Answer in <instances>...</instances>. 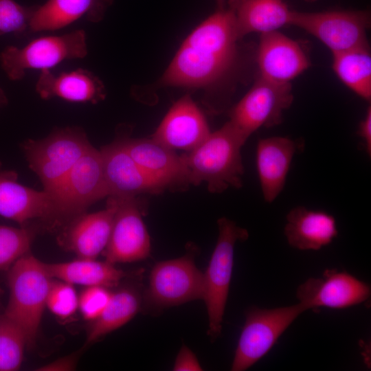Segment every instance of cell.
Wrapping results in <instances>:
<instances>
[{"label": "cell", "instance_id": "obj_4", "mask_svg": "<svg viewBox=\"0 0 371 371\" xmlns=\"http://www.w3.org/2000/svg\"><path fill=\"white\" fill-rule=\"evenodd\" d=\"M51 280L44 262L30 252L8 270L10 294L4 313L22 328L29 348L36 339Z\"/></svg>", "mask_w": 371, "mask_h": 371}, {"label": "cell", "instance_id": "obj_16", "mask_svg": "<svg viewBox=\"0 0 371 371\" xmlns=\"http://www.w3.org/2000/svg\"><path fill=\"white\" fill-rule=\"evenodd\" d=\"M211 133L207 120L189 95L170 108L152 136L157 142L175 150L191 151Z\"/></svg>", "mask_w": 371, "mask_h": 371}, {"label": "cell", "instance_id": "obj_29", "mask_svg": "<svg viewBox=\"0 0 371 371\" xmlns=\"http://www.w3.org/2000/svg\"><path fill=\"white\" fill-rule=\"evenodd\" d=\"M37 227H14L0 225V271H8L30 252Z\"/></svg>", "mask_w": 371, "mask_h": 371}, {"label": "cell", "instance_id": "obj_22", "mask_svg": "<svg viewBox=\"0 0 371 371\" xmlns=\"http://www.w3.org/2000/svg\"><path fill=\"white\" fill-rule=\"evenodd\" d=\"M113 0H47L34 5L30 32L54 31L80 19L91 22L102 21Z\"/></svg>", "mask_w": 371, "mask_h": 371}, {"label": "cell", "instance_id": "obj_27", "mask_svg": "<svg viewBox=\"0 0 371 371\" xmlns=\"http://www.w3.org/2000/svg\"><path fill=\"white\" fill-rule=\"evenodd\" d=\"M333 54V69L339 79L361 98H371V56L369 47Z\"/></svg>", "mask_w": 371, "mask_h": 371}, {"label": "cell", "instance_id": "obj_26", "mask_svg": "<svg viewBox=\"0 0 371 371\" xmlns=\"http://www.w3.org/2000/svg\"><path fill=\"white\" fill-rule=\"evenodd\" d=\"M142 298L133 287H123L113 292L106 306L91 321L86 345L92 344L128 322L139 311Z\"/></svg>", "mask_w": 371, "mask_h": 371}, {"label": "cell", "instance_id": "obj_34", "mask_svg": "<svg viewBox=\"0 0 371 371\" xmlns=\"http://www.w3.org/2000/svg\"><path fill=\"white\" fill-rule=\"evenodd\" d=\"M357 133L363 141L365 149L369 155L371 154V108L367 109L363 119L360 122Z\"/></svg>", "mask_w": 371, "mask_h": 371}, {"label": "cell", "instance_id": "obj_14", "mask_svg": "<svg viewBox=\"0 0 371 371\" xmlns=\"http://www.w3.org/2000/svg\"><path fill=\"white\" fill-rule=\"evenodd\" d=\"M108 196L102 155L91 144L68 174L60 201L71 221Z\"/></svg>", "mask_w": 371, "mask_h": 371}, {"label": "cell", "instance_id": "obj_36", "mask_svg": "<svg viewBox=\"0 0 371 371\" xmlns=\"http://www.w3.org/2000/svg\"><path fill=\"white\" fill-rule=\"evenodd\" d=\"M8 103L7 97L3 89L0 88V109Z\"/></svg>", "mask_w": 371, "mask_h": 371}, {"label": "cell", "instance_id": "obj_33", "mask_svg": "<svg viewBox=\"0 0 371 371\" xmlns=\"http://www.w3.org/2000/svg\"><path fill=\"white\" fill-rule=\"evenodd\" d=\"M175 371H201L203 370L194 353L186 346H183L175 361Z\"/></svg>", "mask_w": 371, "mask_h": 371}, {"label": "cell", "instance_id": "obj_9", "mask_svg": "<svg viewBox=\"0 0 371 371\" xmlns=\"http://www.w3.org/2000/svg\"><path fill=\"white\" fill-rule=\"evenodd\" d=\"M290 25L315 36L332 54L369 47L367 30L370 14L368 10H293Z\"/></svg>", "mask_w": 371, "mask_h": 371}, {"label": "cell", "instance_id": "obj_30", "mask_svg": "<svg viewBox=\"0 0 371 371\" xmlns=\"http://www.w3.org/2000/svg\"><path fill=\"white\" fill-rule=\"evenodd\" d=\"M34 9L14 0H0V36L12 34L21 36L30 33V23Z\"/></svg>", "mask_w": 371, "mask_h": 371}, {"label": "cell", "instance_id": "obj_35", "mask_svg": "<svg viewBox=\"0 0 371 371\" xmlns=\"http://www.w3.org/2000/svg\"><path fill=\"white\" fill-rule=\"evenodd\" d=\"M77 355H70L69 357L60 359L55 362L49 363L41 368V370H70L75 368Z\"/></svg>", "mask_w": 371, "mask_h": 371}, {"label": "cell", "instance_id": "obj_10", "mask_svg": "<svg viewBox=\"0 0 371 371\" xmlns=\"http://www.w3.org/2000/svg\"><path fill=\"white\" fill-rule=\"evenodd\" d=\"M203 273L189 254L154 265L144 300L146 306L159 309L203 300Z\"/></svg>", "mask_w": 371, "mask_h": 371}, {"label": "cell", "instance_id": "obj_6", "mask_svg": "<svg viewBox=\"0 0 371 371\" xmlns=\"http://www.w3.org/2000/svg\"><path fill=\"white\" fill-rule=\"evenodd\" d=\"M87 54L86 34L78 30L39 37L23 47L7 46L0 54V64L10 80H19L29 69H49L64 60L82 58Z\"/></svg>", "mask_w": 371, "mask_h": 371}, {"label": "cell", "instance_id": "obj_24", "mask_svg": "<svg viewBox=\"0 0 371 371\" xmlns=\"http://www.w3.org/2000/svg\"><path fill=\"white\" fill-rule=\"evenodd\" d=\"M239 38L278 31L290 25L293 10L284 0H227Z\"/></svg>", "mask_w": 371, "mask_h": 371}, {"label": "cell", "instance_id": "obj_8", "mask_svg": "<svg viewBox=\"0 0 371 371\" xmlns=\"http://www.w3.org/2000/svg\"><path fill=\"white\" fill-rule=\"evenodd\" d=\"M0 215L21 227H34L30 224L36 221L45 228L53 229L69 221L56 199L44 190H36L18 183L17 174L3 169L1 161Z\"/></svg>", "mask_w": 371, "mask_h": 371}, {"label": "cell", "instance_id": "obj_15", "mask_svg": "<svg viewBox=\"0 0 371 371\" xmlns=\"http://www.w3.org/2000/svg\"><path fill=\"white\" fill-rule=\"evenodd\" d=\"M259 77L288 84L311 65L302 45L278 31L260 34L256 52Z\"/></svg>", "mask_w": 371, "mask_h": 371}, {"label": "cell", "instance_id": "obj_37", "mask_svg": "<svg viewBox=\"0 0 371 371\" xmlns=\"http://www.w3.org/2000/svg\"><path fill=\"white\" fill-rule=\"evenodd\" d=\"M217 10H223L226 8L227 0H216Z\"/></svg>", "mask_w": 371, "mask_h": 371}, {"label": "cell", "instance_id": "obj_38", "mask_svg": "<svg viewBox=\"0 0 371 371\" xmlns=\"http://www.w3.org/2000/svg\"><path fill=\"white\" fill-rule=\"evenodd\" d=\"M3 294V291L0 288V307H1V297Z\"/></svg>", "mask_w": 371, "mask_h": 371}, {"label": "cell", "instance_id": "obj_13", "mask_svg": "<svg viewBox=\"0 0 371 371\" xmlns=\"http://www.w3.org/2000/svg\"><path fill=\"white\" fill-rule=\"evenodd\" d=\"M370 286L346 271L326 269L321 278H310L301 284L296 297L307 311L326 307L341 309L365 302Z\"/></svg>", "mask_w": 371, "mask_h": 371}, {"label": "cell", "instance_id": "obj_5", "mask_svg": "<svg viewBox=\"0 0 371 371\" xmlns=\"http://www.w3.org/2000/svg\"><path fill=\"white\" fill-rule=\"evenodd\" d=\"M218 236L208 267L203 273L204 300L208 316L207 334L212 340L221 333L234 265L235 244L249 236L247 229L225 217L218 220Z\"/></svg>", "mask_w": 371, "mask_h": 371}, {"label": "cell", "instance_id": "obj_2", "mask_svg": "<svg viewBox=\"0 0 371 371\" xmlns=\"http://www.w3.org/2000/svg\"><path fill=\"white\" fill-rule=\"evenodd\" d=\"M247 139L228 121L196 148L181 155L190 184L205 183L212 193L242 186L241 148Z\"/></svg>", "mask_w": 371, "mask_h": 371}, {"label": "cell", "instance_id": "obj_17", "mask_svg": "<svg viewBox=\"0 0 371 371\" xmlns=\"http://www.w3.org/2000/svg\"><path fill=\"white\" fill-rule=\"evenodd\" d=\"M115 210L114 198L108 196L104 210L85 212L68 222L58 237V244L78 258L95 259L108 244Z\"/></svg>", "mask_w": 371, "mask_h": 371}, {"label": "cell", "instance_id": "obj_19", "mask_svg": "<svg viewBox=\"0 0 371 371\" xmlns=\"http://www.w3.org/2000/svg\"><path fill=\"white\" fill-rule=\"evenodd\" d=\"M100 151L109 196H135L167 190L131 157L118 140L102 147Z\"/></svg>", "mask_w": 371, "mask_h": 371}, {"label": "cell", "instance_id": "obj_25", "mask_svg": "<svg viewBox=\"0 0 371 371\" xmlns=\"http://www.w3.org/2000/svg\"><path fill=\"white\" fill-rule=\"evenodd\" d=\"M44 267L49 276L73 285L88 286H117L126 276V273L106 260L79 258L58 263H45Z\"/></svg>", "mask_w": 371, "mask_h": 371}, {"label": "cell", "instance_id": "obj_21", "mask_svg": "<svg viewBox=\"0 0 371 371\" xmlns=\"http://www.w3.org/2000/svg\"><path fill=\"white\" fill-rule=\"evenodd\" d=\"M36 91L45 100L59 98L72 102L95 104L105 97L100 79L91 71L78 69L57 75L42 70L36 83Z\"/></svg>", "mask_w": 371, "mask_h": 371}, {"label": "cell", "instance_id": "obj_28", "mask_svg": "<svg viewBox=\"0 0 371 371\" xmlns=\"http://www.w3.org/2000/svg\"><path fill=\"white\" fill-rule=\"evenodd\" d=\"M27 346L22 328L4 312L0 314V371L18 370Z\"/></svg>", "mask_w": 371, "mask_h": 371}, {"label": "cell", "instance_id": "obj_7", "mask_svg": "<svg viewBox=\"0 0 371 371\" xmlns=\"http://www.w3.org/2000/svg\"><path fill=\"white\" fill-rule=\"evenodd\" d=\"M305 308L297 303L289 306L260 308L253 306L245 313L234 359L232 371H244L262 358Z\"/></svg>", "mask_w": 371, "mask_h": 371}, {"label": "cell", "instance_id": "obj_20", "mask_svg": "<svg viewBox=\"0 0 371 371\" xmlns=\"http://www.w3.org/2000/svg\"><path fill=\"white\" fill-rule=\"evenodd\" d=\"M297 144L282 136L260 139L256 147V168L264 199L273 202L282 191Z\"/></svg>", "mask_w": 371, "mask_h": 371}, {"label": "cell", "instance_id": "obj_18", "mask_svg": "<svg viewBox=\"0 0 371 371\" xmlns=\"http://www.w3.org/2000/svg\"><path fill=\"white\" fill-rule=\"evenodd\" d=\"M131 157L167 190L190 185L189 172L181 157L175 150L146 138L122 137L117 139Z\"/></svg>", "mask_w": 371, "mask_h": 371}, {"label": "cell", "instance_id": "obj_12", "mask_svg": "<svg viewBox=\"0 0 371 371\" xmlns=\"http://www.w3.org/2000/svg\"><path fill=\"white\" fill-rule=\"evenodd\" d=\"M109 196L114 198L116 210L110 238L102 252L105 260L115 264L147 258L150 239L135 196Z\"/></svg>", "mask_w": 371, "mask_h": 371}, {"label": "cell", "instance_id": "obj_32", "mask_svg": "<svg viewBox=\"0 0 371 371\" xmlns=\"http://www.w3.org/2000/svg\"><path fill=\"white\" fill-rule=\"evenodd\" d=\"M112 292L104 286H88L78 296V308L84 319L93 321L102 313Z\"/></svg>", "mask_w": 371, "mask_h": 371}, {"label": "cell", "instance_id": "obj_3", "mask_svg": "<svg viewBox=\"0 0 371 371\" xmlns=\"http://www.w3.org/2000/svg\"><path fill=\"white\" fill-rule=\"evenodd\" d=\"M90 145L85 132L80 127L71 126L56 128L41 139H28L22 148L43 190L62 205L60 194L64 182Z\"/></svg>", "mask_w": 371, "mask_h": 371}, {"label": "cell", "instance_id": "obj_31", "mask_svg": "<svg viewBox=\"0 0 371 371\" xmlns=\"http://www.w3.org/2000/svg\"><path fill=\"white\" fill-rule=\"evenodd\" d=\"M46 306L53 314L62 319L73 315L78 308V296L74 285L52 278Z\"/></svg>", "mask_w": 371, "mask_h": 371}, {"label": "cell", "instance_id": "obj_11", "mask_svg": "<svg viewBox=\"0 0 371 371\" xmlns=\"http://www.w3.org/2000/svg\"><path fill=\"white\" fill-rule=\"evenodd\" d=\"M293 100L291 83H277L258 76L232 109L229 122L247 139L260 128L280 124Z\"/></svg>", "mask_w": 371, "mask_h": 371}, {"label": "cell", "instance_id": "obj_1", "mask_svg": "<svg viewBox=\"0 0 371 371\" xmlns=\"http://www.w3.org/2000/svg\"><path fill=\"white\" fill-rule=\"evenodd\" d=\"M240 39L230 10H217L186 38L159 85L207 88L220 82L236 64Z\"/></svg>", "mask_w": 371, "mask_h": 371}, {"label": "cell", "instance_id": "obj_23", "mask_svg": "<svg viewBox=\"0 0 371 371\" xmlns=\"http://www.w3.org/2000/svg\"><path fill=\"white\" fill-rule=\"evenodd\" d=\"M284 232L289 245L300 250H319L338 234L331 214L304 206L295 207L287 214Z\"/></svg>", "mask_w": 371, "mask_h": 371}, {"label": "cell", "instance_id": "obj_39", "mask_svg": "<svg viewBox=\"0 0 371 371\" xmlns=\"http://www.w3.org/2000/svg\"><path fill=\"white\" fill-rule=\"evenodd\" d=\"M307 1H315V0H306Z\"/></svg>", "mask_w": 371, "mask_h": 371}]
</instances>
